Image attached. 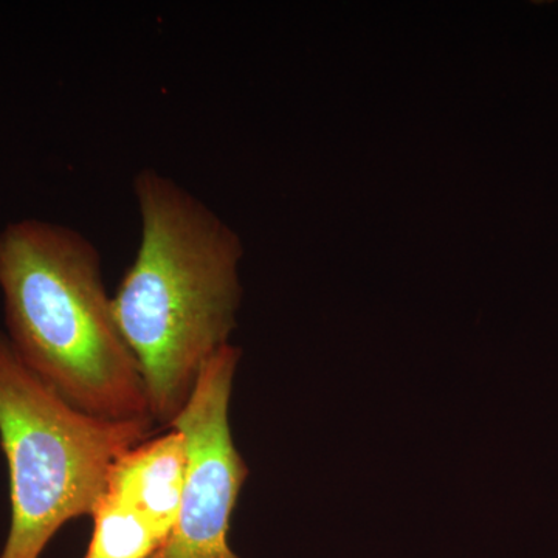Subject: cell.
Returning <instances> with one entry per match:
<instances>
[{"mask_svg":"<svg viewBox=\"0 0 558 558\" xmlns=\"http://www.w3.org/2000/svg\"><path fill=\"white\" fill-rule=\"evenodd\" d=\"M132 191L140 244L112 293L113 315L137 360L150 417L168 428L236 329L242 244L211 207L163 172L143 168Z\"/></svg>","mask_w":558,"mask_h":558,"instance_id":"6da1fadb","label":"cell"},{"mask_svg":"<svg viewBox=\"0 0 558 558\" xmlns=\"http://www.w3.org/2000/svg\"><path fill=\"white\" fill-rule=\"evenodd\" d=\"M0 292L11 348L62 398L94 416L153 421L100 250L86 234L40 219L3 227Z\"/></svg>","mask_w":558,"mask_h":558,"instance_id":"7a4b0ae2","label":"cell"},{"mask_svg":"<svg viewBox=\"0 0 558 558\" xmlns=\"http://www.w3.org/2000/svg\"><path fill=\"white\" fill-rule=\"evenodd\" d=\"M154 427L150 418L100 417L72 405L0 330V449L10 481L0 558H39L60 529L89 517L113 462Z\"/></svg>","mask_w":558,"mask_h":558,"instance_id":"3957f363","label":"cell"},{"mask_svg":"<svg viewBox=\"0 0 558 558\" xmlns=\"http://www.w3.org/2000/svg\"><path fill=\"white\" fill-rule=\"evenodd\" d=\"M240 360L241 351L234 344L220 349L171 424L185 436L189 469L178 519L150 558H241L229 543L231 515L248 478L230 427Z\"/></svg>","mask_w":558,"mask_h":558,"instance_id":"277c9868","label":"cell"},{"mask_svg":"<svg viewBox=\"0 0 558 558\" xmlns=\"http://www.w3.org/2000/svg\"><path fill=\"white\" fill-rule=\"evenodd\" d=\"M189 451L178 433L142 440L121 454L90 512L83 558H150L170 535L185 488Z\"/></svg>","mask_w":558,"mask_h":558,"instance_id":"5b68a950","label":"cell"}]
</instances>
